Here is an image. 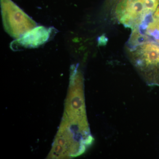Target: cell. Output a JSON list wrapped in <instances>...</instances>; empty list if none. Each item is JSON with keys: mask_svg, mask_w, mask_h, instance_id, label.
Returning <instances> with one entry per match:
<instances>
[{"mask_svg": "<svg viewBox=\"0 0 159 159\" xmlns=\"http://www.w3.org/2000/svg\"><path fill=\"white\" fill-rule=\"evenodd\" d=\"M154 0H120L115 9V16L119 22L132 29H136L147 16Z\"/></svg>", "mask_w": 159, "mask_h": 159, "instance_id": "1", "label": "cell"}]
</instances>
